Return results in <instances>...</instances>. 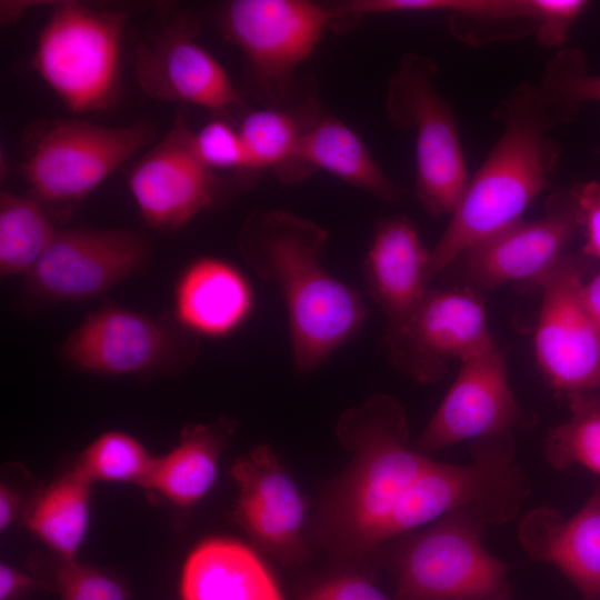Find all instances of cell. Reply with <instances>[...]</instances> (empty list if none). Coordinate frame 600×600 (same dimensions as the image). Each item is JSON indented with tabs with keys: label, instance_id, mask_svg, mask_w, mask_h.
<instances>
[{
	"label": "cell",
	"instance_id": "1",
	"mask_svg": "<svg viewBox=\"0 0 600 600\" xmlns=\"http://www.w3.org/2000/svg\"><path fill=\"white\" fill-rule=\"evenodd\" d=\"M328 237L314 221L281 209L253 210L238 236L242 259L284 299L293 363L301 373L320 367L368 318L360 294L321 263Z\"/></svg>",
	"mask_w": 600,
	"mask_h": 600
},
{
	"label": "cell",
	"instance_id": "2",
	"mask_svg": "<svg viewBox=\"0 0 600 600\" xmlns=\"http://www.w3.org/2000/svg\"><path fill=\"white\" fill-rule=\"evenodd\" d=\"M336 433L351 460L321 500L316 534L337 557L357 560L381 546L391 512L432 459L409 443L404 410L388 394L346 410Z\"/></svg>",
	"mask_w": 600,
	"mask_h": 600
},
{
	"label": "cell",
	"instance_id": "3",
	"mask_svg": "<svg viewBox=\"0 0 600 600\" xmlns=\"http://www.w3.org/2000/svg\"><path fill=\"white\" fill-rule=\"evenodd\" d=\"M502 133L469 181L431 251L433 278L459 254L519 221L550 183L560 148L559 124L539 87L519 83L493 111Z\"/></svg>",
	"mask_w": 600,
	"mask_h": 600
},
{
	"label": "cell",
	"instance_id": "4",
	"mask_svg": "<svg viewBox=\"0 0 600 600\" xmlns=\"http://www.w3.org/2000/svg\"><path fill=\"white\" fill-rule=\"evenodd\" d=\"M476 441L468 464L429 463L391 512L382 543L457 511L479 513L491 524L517 517L530 484L514 462L510 431Z\"/></svg>",
	"mask_w": 600,
	"mask_h": 600
},
{
	"label": "cell",
	"instance_id": "5",
	"mask_svg": "<svg viewBox=\"0 0 600 600\" xmlns=\"http://www.w3.org/2000/svg\"><path fill=\"white\" fill-rule=\"evenodd\" d=\"M126 19L123 12L76 2L54 6L32 66L71 112L102 110L114 101Z\"/></svg>",
	"mask_w": 600,
	"mask_h": 600
},
{
	"label": "cell",
	"instance_id": "6",
	"mask_svg": "<svg viewBox=\"0 0 600 600\" xmlns=\"http://www.w3.org/2000/svg\"><path fill=\"white\" fill-rule=\"evenodd\" d=\"M436 61L407 52L387 91L390 122L416 140V196L431 216L452 214L469 181L457 119L433 81Z\"/></svg>",
	"mask_w": 600,
	"mask_h": 600
},
{
	"label": "cell",
	"instance_id": "7",
	"mask_svg": "<svg viewBox=\"0 0 600 600\" xmlns=\"http://www.w3.org/2000/svg\"><path fill=\"white\" fill-rule=\"evenodd\" d=\"M156 137L157 129L148 120L117 127L56 120L32 134L19 164L20 174L39 199L78 201Z\"/></svg>",
	"mask_w": 600,
	"mask_h": 600
},
{
	"label": "cell",
	"instance_id": "8",
	"mask_svg": "<svg viewBox=\"0 0 600 600\" xmlns=\"http://www.w3.org/2000/svg\"><path fill=\"white\" fill-rule=\"evenodd\" d=\"M487 526L479 513L457 511L411 537L393 563L394 600H479L507 590L509 566L481 541Z\"/></svg>",
	"mask_w": 600,
	"mask_h": 600
},
{
	"label": "cell",
	"instance_id": "9",
	"mask_svg": "<svg viewBox=\"0 0 600 600\" xmlns=\"http://www.w3.org/2000/svg\"><path fill=\"white\" fill-rule=\"evenodd\" d=\"M61 357L73 368L106 376H147L189 364L197 353L196 336L147 313L103 306L68 336Z\"/></svg>",
	"mask_w": 600,
	"mask_h": 600
},
{
	"label": "cell",
	"instance_id": "10",
	"mask_svg": "<svg viewBox=\"0 0 600 600\" xmlns=\"http://www.w3.org/2000/svg\"><path fill=\"white\" fill-rule=\"evenodd\" d=\"M127 182L143 220L162 230L183 227L233 187L250 183L241 176L224 180L204 163L183 108L166 136L132 167Z\"/></svg>",
	"mask_w": 600,
	"mask_h": 600
},
{
	"label": "cell",
	"instance_id": "11",
	"mask_svg": "<svg viewBox=\"0 0 600 600\" xmlns=\"http://www.w3.org/2000/svg\"><path fill=\"white\" fill-rule=\"evenodd\" d=\"M586 258L564 254L537 281L543 298L536 357L552 388L566 397L600 387V336L582 299Z\"/></svg>",
	"mask_w": 600,
	"mask_h": 600
},
{
	"label": "cell",
	"instance_id": "12",
	"mask_svg": "<svg viewBox=\"0 0 600 600\" xmlns=\"http://www.w3.org/2000/svg\"><path fill=\"white\" fill-rule=\"evenodd\" d=\"M149 257L150 243L136 231L69 228L57 230L26 276L29 288L43 299L86 301L143 271Z\"/></svg>",
	"mask_w": 600,
	"mask_h": 600
},
{
	"label": "cell",
	"instance_id": "13",
	"mask_svg": "<svg viewBox=\"0 0 600 600\" xmlns=\"http://www.w3.org/2000/svg\"><path fill=\"white\" fill-rule=\"evenodd\" d=\"M221 21L261 87L279 97L323 31L333 27L334 14L331 7L307 0H234L223 8Z\"/></svg>",
	"mask_w": 600,
	"mask_h": 600
},
{
	"label": "cell",
	"instance_id": "14",
	"mask_svg": "<svg viewBox=\"0 0 600 600\" xmlns=\"http://www.w3.org/2000/svg\"><path fill=\"white\" fill-rule=\"evenodd\" d=\"M198 21L174 12L136 50V78L150 98L182 102L217 117L247 112V107L219 61L196 38Z\"/></svg>",
	"mask_w": 600,
	"mask_h": 600
},
{
	"label": "cell",
	"instance_id": "15",
	"mask_svg": "<svg viewBox=\"0 0 600 600\" xmlns=\"http://www.w3.org/2000/svg\"><path fill=\"white\" fill-rule=\"evenodd\" d=\"M386 342L396 367L424 383L439 380L449 360L463 361L496 344L480 298L466 290L432 289Z\"/></svg>",
	"mask_w": 600,
	"mask_h": 600
},
{
	"label": "cell",
	"instance_id": "16",
	"mask_svg": "<svg viewBox=\"0 0 600 600\" xmlns=\"http://www.w3.org/2000/svg\"><path fill=\"white\" fill-rule=\"evenodd\" d=\"M523 417L509 384L504 357L493 344L461 361L454 382L412 446L430 456L460 441L510 431L523 423Z\"/></svg>",
	"mask_w": 600,
	"mask_h": 600
},
{
	"label": "cell",
	"instance_id": "17",
	"mask_svg": "<svg viewBox=\"0 0 600 600\" xmlns=\"http://www.w3.org/2000/svg\"><path fill=\"white\" fill-rule=\"evenodd\" d=\"M231 476L239 488L233 517L252 541L287 564L307 559V503L291 476L267 444L237 459Z\"/></svg>",
	"mask_w": 600,
	"mask_h": 600
},
{
	"label": "cell",
	"instance_id": "18",
	"mask_svg": "<svg viewBox=\"0 0 600 600\" xmlns=\"http://www.w3.org/2000/svg\"><path fill=\"white\" fill-rule=\"evenodd\" d=\"M579 228L574 186L554 192L546 213L533 221L510 224L468 249L467 267L480 287L542 278L563 256Z\"/></svg>",
	"mask_w": 600,
	"mask_h": 600
},
{
	"label": "cell",
	"instance_id": "19",
	"mask_svg": "<svg viewBox=\"0 0 600 600\" xmlns=\"http://www.w3.org/2000/svg\"><path fill=\"white\" fill-rule=\"evenodd\" d=\"M431 251L406 217L381 220L363 263L369 293L387 318L386 339L396 334L429 292Z\"/></svg>",
	"mask_w": 600,
	"mask_h": 600
},
{
	"label": "cell",
	"instance_id": "20",
	"mask_svg": "<svg viewBox=\"0 0 600 600\" xmlns=\"http://www.w3.org/2000/svg\"><path fill=\"white\" fill-rule=\"evenodd\" d=\"M518 538L532 559L556 566L583 600H600V482L569 519L550 507L528 512Z\"/></svg>",
	"mask_w": 600,
	"mask_h": 600
},
{
	"label": "cell",
	"instance_id": "21",
	"mask_svg": "<svg viewBox=\"0 0 600 600\" xmlns=\"http://www.w3.org/2000/svg\"><path fill=\"white\" fill-rule=\"evenodd\" d=\"M253 308V292L234 264L216 257L190 262L172 294L176 323L196 337L221 338L240 328Z\"/></svg>",
	"mask_w": 600,
	"mask_h": 600
},
{
	"label": "cell",
	"instance_id": "22",
	"mask_svg": "<svg viewBox=\"0 0 600 600\" xmlns=\"http://www.w3.org/2000/svg\"><path fill=\"white\" fill-rule=\"evenodd\" d=\"M180 593L182 600H284L256 551L228 538L204 540L190 552Z\"/></svg>",
	"mask_w": 600,
	"mask_h": 600
},
{
	"label": "cell",
	"instance_id": "23",
	"mask_svg": "<svg viewBox=\"0 0 600 600\" xmlns=\"http://www.w3.org/2000/svg\"><path fill=\"white\" fill-rule=\"evenodd\" d=\"M296 163L302 180L322 169L381 201L396 202L403 194L357 132L341 120L320 112L316 106L307 109Z\"/></svg>",
	"mask_w": 600,
	"mask_h": 600
},
{
	"label": "cell",
	"instance_id": "24",
	"mask_svg": "<svg viewBox=\"0 0 600 600\" xmlns=\"http://www.w3.org/2000/svg\"><path fill=\"white\" fill-rule=\"evenodd\" d=\"M233 430L228 419L184 429L179 442L154 459L143 488L179 507L198 502L217 480L219 458Z\"/></svg>",
	"mask_w": 600,
	"mask_h": 600
},
{
	"label": "cell",
	"instance_id": "25",
	"mask_svg": "<svg viewBox=\"0 0 600 600\" xmlns=\"http://www.w3.org/2000/svg\"><path fill=\"white\" fill-rule=\"evenodd\" d=\"M91 484L72 468L40 490L24 511L28 529L56 556L74 559L90 518Z\"/></svg>",
	"mask_w": 600,
	"mask_h": 600
},
{
	"label": "cell",
	"instance_id": "26",
	"mask_svg": "<svg viewBox=\"0 0 600 600\" xmlns=\"http://www.w3.org/2000/svg\"><path fill=\"white\" fill-rule=\"evenodd\" d=\"M307 109L301 117L274 108L247 111L238 130L247 156L248 176L273 169L283 182L302 180L296 152L304 127Z\"/></svg>",
	"mask_w": 600,
	"mask_h": 600
},
{
	"label": "cell",
	"instance_id": "27",
	"mask_svg": "<svg viewBox=\"0 0 600 600\" xmlns=\"http://www.w3.org/2000/svg\"><path fill=\"white\" fill-rule=\"evenodd\" d=\"M56 232L36 199L1 191V278L27 274L44 253Z\"/></svg>",
	"mask_w": 600,
	"mask_h": 600
},
{
	"label": "cell",
	"instance_id": "28",
	"mask_svg": "<svg viewBox=\"0 0 600 600\" xmlns=\"http://www.w3.org/2000/svg\"><path fill=\"white\" fill-rule=\"evenodd\" d=\"M567 399L570 418L547 436L544 456L558 470L581 464L600 474V397L574 393Z\"/></svg>",
	"mask_w": 600,
	"mask_h": 600
},
{
	"label": "cell",
	"instance_id": "29",
	"mask_svg": "<svg viewBox=\"0 0 600 600\" xmlns=\"http://www.w3.org/2000/svg\"><path fill=\"white\" fill-rule=\"evenodd\" d=\"M154 459L144 446L122 431L97 437L79 456L74 469L94 481L126 482L144 487Z\"/></svg>",
	"mask_w": 600,
	"mask_h": 600
},
{
	"label": "cell",
	"instance_id": "30",
	"mask_svg": "<svg viewBox=\"0 0 600 600\" xmlns=\"http://www.w3.org/2000/svg\"><path fill=\"white\" fill-rule=\"evenodd\" d=\"M559 124L577 118L586 102H600V74L590 73L577 49H560L546 64L538 86Z\"/></svg>",
	"mask_w": 600,
	"mask_h": 600
},
{
	"label": "cell",
	"instance_id": "31",
	"mask_svg": "<svg viewBox=\"0 0 600 600\" xmlns=\"http://www.w3.org/2000/svg\"><path fill=\"white\" fill-rule=\"evenodd\" d=\"M34 577L61 600H127L124 588L110 576L76 559L53 556L32 563Z\"/></svg>",
	"mask_w": 600,
	"mask_h": 600
},
{
	"label": "cell",
	"instance_id": "32",
	"mask_svg": "<svg viewBox=\"0 0 600 600\" xmlns=\"http://www.w3.org/2000/svg\"><path fill=\"white\" fill-rule=\"evenodd\" d=\"M194 144L200 158L212 170H236L248 176L242 139L238 128L228 120L217 117L207 122L194 132Z\"/></svg>",
	"mask_w": 600,
	"mask_h": 600
},
{
	"label": "cell",
	"instance_id": "33",
	"mask_svg": "<svg viewBox=\"0 0 600 600\" xmlns=\"http://www.w3.org/2000/svg\"><path fill=\"white\" fill-rule=\"evenodd\" d=\"M588 6L589 2L584 0H530L538 43L560 50L568 41L572 24Z\"/></svg>",
	"mask_w": 600,
	"mask_h": 600
},
{
	"label": "cell",
	"instance_id": "34",
	"mask_svg": "<svg viewBox=\"0 0 600 600\" xmlns=\"http://www.w3.org/2000/svg\"><path fill=\"white\" fill-rule=\"evenodd\" d=\"M579 228L583 230L582 254L600 260V181L574 184Z\"/></svg>",
	"mask_w": 600,
	"mask_h": 600
},
{
	"label": "cell",
	"instance_id": "35",
	"mask_svg": "<svg viewBox=\"0 0 600 600\" xmlns=\"http://www.w3.org/2000/svg\"><path fill=\"white\" fill-rule=\"evenodd\" d=\"M296 600H394L360 574H342L329 579Z\"/></svg>",
	"mask_w": 600,
	"mask_h": 600
},
{
	"label": "cell",
	"instance_id": "36",
	"mask_svg": "<svg viewBox=\"0 0 600 600\" xmlns=\"http://www.w3.org/2000/svg\"><path fill=\"white\" fill-rule=\"evenodd\" d=\"M36 589H43L42 583L34 577L19 569L1 563L0 566V600H18Z\"/></svg>",
	"mask_w": 600,
	"mask_h": 600
},
{
	"label": "cell",
	"instance_id": "37",
	"mask_svg": "<svg viewBox=\"0 0 600 600\" xmlns=\"http://www.w3.org/2000/svg\"><path fill=\"white\" fill-rule=\"evenodd\" d=\"M21 510L20 493L8 483L0 487V530L6 531L17 519Z\"/></svg>",
	"mask_w": 600,
	"mask_h": 600
},
{
	"label": "cell",
	"instance_id": "38",
	"mask_svg": "<svg viewBox=\"0 0 600 600\" xmlns=\"http://www.w3.org/2000/svg\"><path fill=\"white\" fill-rule=\"evenodd\" d=\"M582 299L586 309L600 336V272L597 273L589 282L584 283L582 289Z\"/></svg>",
	"mask_w": 600,
	"mask_h": 600
},
{
	"label": "cell",
	"instance_id": "39",
	"mask_svg": "<svg viewBox=\"0 0 600 600\" xmlns=\"http://www.w3.org/2000/svg\"><path fill=\"white\" fill-rule=\"evenodd\" d=\"M479 600H512L509 592H508V589L507 590H503L499 593H496V594H492V596H489V597H486V598H482V599H479Z\"/></svg>",
	"mask_w": 600,
	"mask_h": 600
}]
</instances>
